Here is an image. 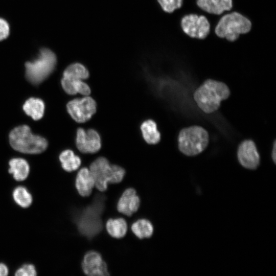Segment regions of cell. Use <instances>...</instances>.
Here are the masks:
<instances>
[{
    "label": "cell",
    "instance_id": "1",
    "mask_svg": "<svg viewBox=\"0 0 276 276\" xmlns=\"http://www.w3.org/2000/svg\"><path fill=\"white\" fill-rule=\"evenodd\" d=\"M105 199L104 195L97 194L92 203L75 216L79 232L88 239L93 238L102 229L101 216L104 210Z\"/></svg>",
    "mask_w": 276,
    "mask_h": 276
},
{
    "label": "cell",
    "instance_id": "2",
    "mask_svg": "<svg viewBox=\"0 0 276 276\" xmlns=\"http://www.w3.org/2000/svg\"><path fill=\"white\" fill-rule=\"evenodd\" d=\"M230 94L225 83L209 79L195 90L193 96L198 106L203 112L210 113L218 110L221 102L227 99Z\"/></svg>",
    "mask_w": 276,
    "mask_h": 276
},
{
    "label": "cell",
    "instance_id": "3",
    "mask_svg": "<svg viewBox=\"0 0 276 276\" xmlns=\"http://www.w3.org/2000/svg\"><path fill=\"white\" fill-rule=\"evenodd\" d=\"M250 20L240 13L231 11L222 14L217 23L214 32L219 37L229 41L236 40L241 34L249 32Z\"/></svg>",
    "mask_w": 276,
    "mask_h": 276
},
{
    "label": "cell",
    "instance_id": "4",
    "mask_svg": "<svg viewBox=\"0 0 276 276\" xmlns=\"http://www.w3.org/2000/svg\"><path fill=\"white\" fill-rule=\"evenodd\" d=\"M9 142L14 149L28 154L40 153L44 151L48 146L44 138L33 134L27 125L14 128L10 133Z\"/></svg>",
    "mask_w": 276,
    "mask_h": 276
},
{
    "label": "cell",
    "instance_id": "5",
    "mask_svg": "<svg viewBox=\"0 0 276 276\" xmlns=\"http://www.w3.org/2000/svg\"><path fill=\"white\" fill-rule=\"evenodd\" d=\"M209 143L208 131L200 126L193 125L182 129L178 136L179 151L187 156H194L202 152Z\"/></svg>",
    "mask_w": 276,
    "mask_h": 276
},
{
    "label": "cell",
    "instance_id": "6",
    "mask_svg": "<svg viewBox=\"0 0 276 276\" xmlns=\"http://www.w3.org/2000/svg\"><path fill=\"white\" fill-rule=\"evenodd\" d=\"M89 170L94 178L95 186L100 191H105L109 183H117L124 178L125 171L121 167L110 165L105 157H100L90 165Z\"/></svg>",
    "mask_w": 276,
    "mask_h": 276
},
{
    "label": "cell",
    "instance_id": "7",
    "mask_svg": "<svg viewBox=\"0 0 276 276\" xmlns=\"http://www.w3.org/2000/svg\"><path fill=\"white\" fill-rule=\"evenodd\" d=\"M56 63L55 54L47 49H42L38 57L26 63V76L32 84H38L53 72Z\"/></svg>",
    "mask_w": 276,
    "mask_h": 276
},
{
    "label": "cell",
    "instance_id": "8",
    "mask_svg": "<svg viewBox=\"0 0 276 276\" xmlns=\"http://www.w3.org/2000/svg\"><path fill=\"white\" fill-rule=\"evenodd\" d=\"M182 31L191 38L202 39L210 32V24L204 15L191 13L184 15L180 20Z\"/></svg>",
    "mask_w": 276,
    "mask_h": 276
},
{
    "label": "cell",
    "instance_id": "9",
    "mask_svg": "<svg viewBox=\"0 0 276 276\" xmlns=\"http://www.w3.org/2000/svg\"><path fill=\"white\" fill-rule=\"evenodd\" d=\"M96 109L95 100L88 96L72 100L67 104L68 113L78 123H84L90 119L95 113Z\"/></svg>",
    "mask_w": 276,
    "mask_h": 276
},
{
    "label": "cell",
    "instance_id": "10",
    "mask_svg": "<svg viewBox=\"0 0 276 276\" xmlns=\"http://www.w3.org/2000/svg\"><path fill=\"white\" fill-rule=\"evenodd\" d=\"M76 144L78 150L84 153H95L101 147L100 136L98 132L93 129L85 130L81 128H78Z\"/></svg>",
    "mask_w": 276,
    "mask_h": 276
},
{
    "label": "cell",
    "instance_id": "11",
    "mask_svg": "<svg viewBox=\"0 0 276 276\" xmlns=\"http://www.w3.org/2000/svg\"><path fill=\"white\" fill-rule=\"evenodd\" d=\"M237 157L240 164L245 168L254 170L260 165V155L252 140H246L240 144Z\"/></svg>",
    "mask_w": 276,
    "mask_h": 276
},
{
    "label": "cell",
    "instance_id": "12",
    "mask_svg": "<svg viewBox=\"0 0 276 276\" xmlns=\"http://www.w3.org/2000/svg\"><path fill=\"white\" fill-rule=\"evenodd\" d=\"M83 272L90 276L109 275L107 266L100 254L95 251L87 252L82 263Z\"/></svg>",
    "mask_w": 276,
    "mask_h": 276
},
{
    "label": "cell",
    "instance_id": "13",
    "mask_svg": "<svg viewBox=\"0 0 276 276\" xmlns=\"http://www.w3.org/2000/svg\"><path fill=\"white\" fill-rule=\"evenodd\" d=\"M140 204V200L132 188L126 189L122 194L117 204L118 211L127 216L136 212Z\"/></svg>",
    "mask_w": 276,
    "mask_h": 276
},
{
    "label": "cell",
    "instance_id": "14",
    "mask_svg": "<svg viewBox=\"0 0 276 276\" xmlns=\"http://www.w3.org/2000/svg\"><path fill=\"white\" fill-rule=\"evenodd\" d=\"M196 4L206 13L218 15L231 11L233 7L232 0H197Z\"/></svg>",
    "mask_w": 276,
    "mask_h": 276
},
{
    "label": "cell",
    "instance_id": "15",
    "mask_svg": "<svg viewBox=\"0 0 276 276\" xmlns=\"http://www.w3.org/2000/svg\"><path fill=\"white\" fill-rule=\"evenodd\" d=\"M75 185L81 196L87 197L91 194L95 183L89 169L83 168L79 170L76 176Z\"/></svg>",
    "mask_w": 276,
    "mask_h": 276
},
{
    "label": "cell",
    "instance_id": "16",
    "mask_svg": "<svg viewBox=\"0 0 276 276\" xmlns=\"http://www.w3.org/2000/svg\"><path fill=\"white\" fill-rule=\"evenodd\" d=\"M9 172L17 181H22L28 177L30 167L28 162L21 158H14L9 163Z\"/></svg>",
    "mask_w": 276,
    "mask_h": 276
},
{
    "label": "cell",
    "instance_id": "17",
    "mask_svg": "<svg viewBox=\"0 0 276 276\" xmlns=\"http://www.w3.org/2000/svg\"><path fill=\"white\" fill-rule=\"evenodd\" d=\"M61 85L64 90L69 95L79 93L88 96L91 91L89 86L82 80H69L62 78Z\"/></svg>",
    "mask_w": 276,
    "mask_h": 276
},
{
    "label": "cell",
    "instance_id": "18",
    "mask_svg": "<svg viewBox=\"0 0 276 276\" xmlns=\"http://www.w3.org/2000/svg\"><path fill=\"white\" fill-rule=\"evenodd\" d=\"M141 130L145 141L149 144H157L160 140V134L158 131L156 123L147 120L142 123Z\"/></svg>",
    "mask_w": 276,
    "mask_h": 276
},
{
    "label": "cell",
    "instance_id": "19",
    "mask_svg": "<svg viewBox=\"0 0 276 276\" xmlns=\"http://www.w3.org/2000/svg\"><path fill=\"white\" fill-rule=\"evenodd\" d=\"M23 109L26 113L33 120H38L43 115L44 104L43 102L39 99L31 98L24 103Z\"/></svg>",
    "mask_w": 276,
    "mask_h": 276
},
{
    "label": "cell",
    "instance_id": "20",
    "mask_svg": "<svg viewBox=\"0 0 276 276\" xmlns=\"http://www.w3.org/2000/svg\"><path fill=\"white\" fill-rule=\"evenodd\" d=\"M59 160L62 168L67 172H72L78 169L81 165L80 158L71 150L62 151L59 155Z\"/></svg>",
    "mask_w": 276,
    "mask_h": 276
},
{
    "label": "cell",
    "instance_id": "21",
    "mask_svg": "<svg viewBox=\"0 0 276 276\" xmlns=\"http://www.w3.org/2000/svg\"><path fill=\"white\" fill-rule=\"evenodd\" d=\"M89 77L87 69L82 64L75 63L70 65L64 71L63 78L69 80L86 79Z\"/></svg>",
    "mask_w": 276,
    "mask_h": 276
},
{
    "label": "cell",
    "instance_id": "22",
    "mask_svg": "<svg viewBox=\"0 0 276 276\" xmlns=\"http://www.w3.org/2000/svg\"><path fill=\"white\" fill-rule=\"evenodd\" d=\"M108 233L115 238L123 237L127 231V224L123 218L109 219L106 224Z\"/></svg>",
    "mask_w": 276,
    "mask_h": 276
},
{
    "label": "cell",
    "instance_id": "23",
    "mask_svg": "<svg viewBox=\"0 0 276 276\" xmlns=\"http://www.w3.org/2000/svg\"><path fill=\"white\" fill-rule=\"evenodd\" d=\"M131 230L137 237L142 239L149 238L152 236L153 232V227L149 220L141 219L136 221L132 224Z\"/></svg>",
    "mask_w": 276,
    "mask_h": 276
},
{
    "label": "cell",
    "instance_id": "24",
    "mask_svg": "<svg viewBox=\"0 0 276 276\" xmlns=\"http://www.w3.org/2000/svg\"><path fill=\"white\" fill-rule=\"evenodd\" d=\"M14 201L22 208L29 206L32 202V197L27 189L23 186L15 188L12 193Z\"/></svg>",
    "mask_w": 276,
    "mask_h": 276
},
{
    "label": "cell",
    "instance_id": "25",
    "mask_svg": "<svg viewBox=\"0 0 276 276\" xmlns=\"http://www.w3.org/2000/svg\"><path fill=\"white\" fill-rule=\"evenodd\" d=\"M157 2L164 12L172 13L181 7L183 0H157Z\"/></svg>",
    "mask_w": 276,
    "mask_h": 276
},
{
    "label": "cell",
    "instance_id": "26",
    "mask_svg": "<svg viewBox=\"0 0 276 276\" xmlns=\"http://www.w3.org/2000/svg\"><path fill=\"white\" fill-rule=\"evenodd\" d=\"M15 274L17 276H34L36 275V270L33 265L26 264L19 267Z\"/></svg>",
    "mask_w": 276,
    "mask_h": 276
},
{
    "label": "cell",
    "instance_id": "27",
    "mask_svg": "<svg viewBox=\"0 0 276 276\" xmlns=\"http://www.w3.org/2000/svg\"><path fill=\"white\" fill-rule=\"evenodd\" d=\"M9 26L4 19L0 18V40L6 38L9 34Z\"/></svg>",
    "mask_w": 276,
    "mask_h": 276
},
{
    "label": "cell",
    "instance_id": "28",
    "mask_svg": "<svg viewBox=\"0 0 276 276\" xmlns=\"http://www.w3.org/2000/svg\"><path fill=\"white\" fill-rule=\"evenodd\" d=\"M8 268L4 263H0V276H5L8 274Z\"/></svg>",
    "mask_w": 276,
    "mask_h": 276
},
{
    "label": "cell",
    "instance_id": "29",
    "mask_svg": "<svg viewBox=\"0 0 276 276\" xmlns=\"http://www.w3.org/2000/svg\"><path fill=\"white\" fill-rule=\"evenodd\" d=\"M275 146H276L275 141H274V142L273 143V149H272V154H271V156H272V159L273 160V162L274 163H275V159H276V155H275V154H276V152H275L276 148H275Z\"/></svg>",
    "mask_w": 276,
    "mask_h": 276
}]
</instances>
